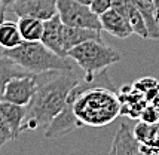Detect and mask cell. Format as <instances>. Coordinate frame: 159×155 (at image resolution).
Instances as JSON below:
<instances>
[{
  "instance_id": "obj_24",
  "label": "cell",
  "mask_w": 159,
  "mask_h": 155,
  "mask_svg": "<svg viewBox=\"0 0 159 155\" xmlns=\"http://www.w3.org/2000/svg\"><path fill=\"white\" fill-rule=\"evenodd\" d=\"M153 6H155V11H156V16L159 20V0H153Z\"/></svg>"
},
{
  "instance_id": "obj_8",
  "label": "cell",
  "mask_w": 159,
  "mask_h": 155,
  "mask_svg": "<svg viewBox=\"0 0 159 155\" xmlns=\"http://www.w3.org/2000/svg\"><path fill=\"white\" fill-rule=\"evenodd\" d=\"M118 96L120 101V115L131 120H140V115L147 105L144 94L139 91L134 84H126L120 87Z\"/></svg>"
},
{
  "instance_id": "obj_21",
  "label": "cell",
  "mask_w": 159,
  "mask_h": 155,
  "mask_svg": "<svg viewBox=\"0 0 159 155\" xmlns=\"http://www.w3.org/2000/svg\"><path fill=\"white\" fill-rule=\"evenodd\" d=\"M9 140H14L12 131H11V128L7 125V122L5 121V118H3V115L0 113V148Z\"/></svg>"
},
{
  "instance_id": "obj_1",
  "label": "cell",
  "mask_w": 159,
  "mask_h": 155,
  "mask_svg": "<svg viewBox=\"0 0 159 155\" xmlns=\"http://www.w3.org/2000/svg\"><path fill=\"white\" fill-rule=\"evenodd\" d=\"M36 76L37 90L31 101L25 106L22 131H45L52 120L62 110L70 91L83 78L77 73L76 69L48 72Z\"/></svg>"
},
{
  "instance_id": "obj_5",
  "label": "cell",
  "mask_w": 159,
  "mask_h": 155,
  "mask_svg": "<svg viewBox=\"0 0 159 155\" xmlns=\"http://www.w3.org/2000/svg\"><path fill=\"white\" fill-rule=\"evenodd\" d=\"M58 15L61 21L67 26L73 27L92 28V30H103L100 16L91 11L89 6H85L76 0H57Z\"/></svg>"
},
{
  "instance_id": "obj_16",
  "label": "cell",
  "mask_w": 159,
  "mask_h": 155,
  "mask_svg": "<svg viewBox=\"0 0 159 155\" xmlns=\"http://www.w3.org/2000/svg\"><path fill=\"white\" fill-rule=\"evenodd\" d=\"M18 28H20L22 40L37 42V40H42L45 21L37 20V18H31V16H20L18 18Z\"/></svg>"
},
{
  "instance_id": "obj_10",
  "label": "cell",
  "mask_w": 159,
  "mask_h": 155,
  "mask_svg": "<svg viewBox=\"0 0 159 155\" xmlns=\"http://www.w3.org/2000/svg\"><path fill=\"white\" fill-rule=\"evenodd\" d=\"M62 26H64V22L61 21L58 14L46 20L40 42L58 55L67 57V51L64 49V45H62Z\"/></svg>"
},
{
  "instance_id": "obj_3",
  "label": "cell",
  "mask_w": 159,
  "mask_h": 155,
  "mask_svg": "<svg viewBox=\"0 0 159 155\" xmlns=\"http://www.w3.org/2000/svg\"><path fill=\"white\" fill-rule=\"evenodd\" d=\"M3 55L11 57L15 63H18L22 69H25L33 75L71 70L76 66L69 57H61L55 54L40 40L37 42L22 40L18 46H15L12 49H3Z\"/></svg>"
},
{
  "instance_id": "obj_4",
  "label": "cell",
  "mask_w": 159,
  "mask_h": 155,
  "mask_svg": "<svg viewBox=\"0 0 159 155\" xmlns=\"http://www.w3.org/2000/svg\"><path fill=\"white\" fill-rule=\"evenodd\" d=\"M67 57L83 72V76L95 81L107 67L119 63L122 55L111 46L106 45L103 39H92L77 45L67 52Z\"/></svg>"
},
{
  "instance_id": "obj_14",
  "label": "cell",
  "mask_w": 159,
  "mask_h": 155,
  "mask_svg": "<svg viewBox=\"0 0 159 155\" xmlns=\"http://www.w3.org/2000/svg\"><path fill=\"white\" fill-rule=\"evenodd\" d=\"M0 113L3 115L5 121L11 128L14 140H16L22 133V122L25 118V106L14 105L6 100H0Z\"/></svg>"
},
{
  "instance_id": "obj_27",
  "label": "cell",
  "mask_w": 159,
  "mask_h": 155,
  "mask_svg": "<svg viewBox=\"0 0 159 155\" xmlns=\"http://www.w3.org/2000/svg\"><path fill=\"white\" fill-rule=\"evenodd\" d=\"M12 2H15V0H5V3H6V6H7V7H9V5H11Z\"/></svg>"
},
{
  "instance_id": "obj_23",
  "label": "cell",
  "mask_w": 159,
  "mask_h": 155,
  "mask_svg": "<svg viewBox=\"0 0 159 155\" xmlns=\"http://www.w3.org/2000/svg\"><path fill=\"white\" fill-rule=\"evenodd\" d=\"M6 3H5V0H0V22L5 21V14H6Z\"/></svg>"
},
{
  "instance_id": "obj_25",
  "label": "cell",
  "mask_w": 159,
  "mask_h": 155,
  "mask_svg": "<svg viewBox=\"0 0 159 155\" xmlns=\"http://www.w3.org/2000/svg\"><path fill=\"white\" fill-rule=\"evenodd\" d=\"M76 2L82 3V5H85V6H89L91 3H92V0H76Z\"/></svg>"
},
{
  "instance_id": "obj_17",
  "label": "cell",
  "mask_w": 159,
  "mask_h": 155,
  "mask_svg": "<svg viewBox=\"0 0 159 155\" xmlns=\"http://www.w3.org/2000/svg\"><path fill=\"white\" fill-rule=\"evenodd\" d=\"M22 42L18 22L5 21L0 22V46L3 49H12Z\"/></svg>"
},
{
  "instance_id": "obj_22",
  "label": "cell",
  "mask_w": 159,
  "mask_h": 155,
  "mask_svg": "<svg viewBox=\"0 0 159 155\" xmlns=\"http://www.w3.org/2000/svg\"><path fill=\"white\" fill-rule=\"evenodd\" d=\"M140 152H141V155H159V146L140 143Z\"/></svg>"
},
{
  "instance_id": "obj_12",
  "label": "cell",
  "mask_w": 159,
  "mask_h": 155,
  "mask_svg": "<svg viewBox=\"0 0 159 155\" xmlns=\"http://www.w3.org/2000/svg\"><path fill=\"white\" fill-rule=\"evenodd\" d=\"M100 21H101L103 30H106L107 33H110L111 36L119 37V39H126L134 33L128 21L113 7L109 9L107 12H104L103 15H100Z\"/></svg>"
},
{
  "instance_id": "obj_2",
  "label": "cell",
  "mask_w": 159,
  "mask_h": 155,
  "mask_svg": "<svg viewBox=\"0 0 159 155\" xmlns=\"http://www.w3.org/2000/svg\"><path fill=\"white\" fill-rule=\"evenodd\" d=\"M103 72L95 81H89L83 76L80 82L70 91L67 105L73 107L75 116L80 125L88 127H106L120 115L119 96L110 88L97 85Z\"/></svg>"
},
{
  "instance_id": "obj_26",
  "label": "cell",
  "mask_w": 159,
  "mask_h": 155,
  "mask_svg": "<svg viewBox=\"0 0 159 155\" xmlns=\"http://www.w3.org/2000/svg\"><path fill=\"white\" fill-rule=\"evenodd\" d=\"M109 155H116V152H115V148H113V146L110 148V152H109Z\"/></svg>"
},
{
  "instance_id": "obj_6",
  "label": "cell",
  "mask_w": 159,
  "mask_h": 155,
  "mask_svg": "<svg viewBox=\"0 0 159 155\" xmlns=\"http://www.w3.org/2000/svg\"><path fill=\"white\" fill-rule=\"evenodd\" d=\"M36 90H37V76L33 73L14 78L5 87V91L0 100H6L14 105L27 106L36 94Z\"/></svg>"
},
{
  "instance_id": "obj_18",
  "label": "cell",
  "mask_w": 159,
  "mask_h": 155,
  "mask_svg": "<svg viewBox=\"0 0 159 155\" xmlns=\"http://www.w3.org/2000/svg\"><path fill=\"white\" fill-rule=\"evenodd\" d=\"M134 87L144 94L147 103H152L156 99H159V82L153 78H141L139 81L132 82Z\"/></svg>"
},
{
  "instance_id": "obj_19",
  "label": "cell",
  "mask_w": 159,
  "mask_h": 155,
  "mask_svg": "<svg viewBox=\"0 0 159 155\" xmlns=\"http://www.w3.org/2000/svg\"><path fill=\"white\" fill-rule=\"evenodd\" d=\"M140 121H144L149 124H156L159 122V107L155 106L153 103H147L143 112L140 115Z\"/></svg>"
},
{
  "instance_id": "obj_7",
  "label": "cell",
  "mask_w": 159,
  "mask_h": 155,
  "mask_svg": "<svg viewBox=\"0 0 159 155\" xmlns=\"http://www.w3.org/2000/svg\"><path fill=\"white\" fill-rule=\"evenodd\" d=\"M9 7L18 18L31 16L42 21H46L58 14L57 0H15Z\"/></svg>"
},
{
  "instance_id": "obj_20",
  "label": "cell",
  "mask_w": 159,
  "mask_h": 155,
  "mask_svg": "<svg viewBox=\"0 0 159 155\" xmlns=\"http://www.w3.org/2000/svg\"><path fill=\"white\" fill-rule=\"evenodd\" d=\"M89 7L94 14L100 16V15H103L104 12H107L109 9L113 7V0H92Z\"/></svg>"
},
{
  "instance_id": "obj_13",
  "label": "cell",
  "mask_w": 159,
  "mask_h": 155,
  "mask_svg": "<svg viewBox=\"0 0 159 155\" xmlns=\"http://www.w3.org/2000/svg\"><path fill=\"white\" fill-rule=\"evenodd\" d=\"M92 39H101V31L92 30V28L73 27V26H67V24L62 26V45L67 52L71 48H75L86 40H92Z\"/></svg>"
},
{
  "instance_id": "obj_11",
  "label": "cell",
  "mask_w": 159,
  "mask_h": 155,
  "mask_svg": "<svg viewBox=\"0 0 159 155\" xmlns=\"http://www.w3.org/2000/svg\"><path fill=\"white\" fill-rule=\"evenodd\" d=\"M111 146L115 148L116 155H141L140 142L135 139V136L132 133V127L125 121L116 131Z\"/></svg>"
},
{
  "instance_id": "obj_15",
  "label": "cell",
  "mask_w": 159,
  "mask_h": 155,
  "mask_svg": "<svg viewBox=\"0 0 159 155\" xmlns=\"http://www.w3.org/2000/svg\"><path fill=\"white\" fill-rule=\"evenodd\" d=\"M25 75H30V72L22 69L11 57L2 54L0 55V99H2V94H3L5 87L7 85L9 81H12L14 78L18 76H25Z\"/></svg>"
},
{
  "instance_id": "obj_9",
  "label": "cell",
  "mask_w": 159,
  "mask_h": 155,
  "mask_svg": "<svg viewBox=\"0 0 159 155\" xmlns=\"http://www.w3.org/2000/svg\"><path fill=\"white\" fill-rule=\"evenodd\" d=\"M113 9H116L131 26L134 35L141 39H149V30L140 9L135 6L132 0H113Z\"/></svg>"
}]
</instances>
